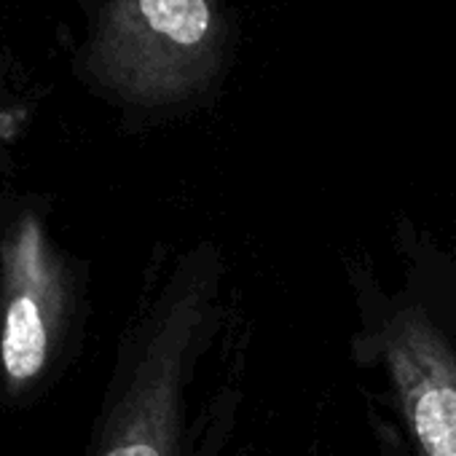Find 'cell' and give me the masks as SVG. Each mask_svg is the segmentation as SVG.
I'll return each mask as SVG.
<instances>
[{"mask_svg":"<svg viewBox=\"0 0 456 456\" xmlns=\"http://www.w3.org/2000/svg\"><path fill=\"white\" fill-rule=\"evenodd\" d=\"M217 290V264L196 256L156 301L97 456H177L188 365Z\"/></svg>","mask_w":456,"mask_h":456,"instance_id":"cell-1","label":"cell"},{"mask_svg":"<svg viewBox=\"0 0 456 456\" xmlns=\"http://www.w3.org/2000/svg\"><path fill=\"white\" fill-rule=\"evenodd\" d=\"M6 309L0 330V362L12 384L33 381L52 349L57 317V280L44 245L41 225L28 217L6 245Z\"/></svg>","mask_w":456,"mask_h":456,"instance_id":"cell-4","label":"cell"},{"mask_svg":"<svg viewBox=\"0 0 456 456\" xmlns=\"http://www.w3.org/2000/svg\"><path fill=\"white\" fill-rule=\"evenodd\" d=\"M379 349L416 453L456 456V344L405 306L384 322Z\"/></svg>","mask_w":456,"mask_h":456,"instance_id":"cell-2","label":"cell"},{"mask_svg":"<svg viewBox=\"0 0 456 456\" xmlns=\"http://www.w3.org/2000/svg\"><path fill=\"white\" fill-rule=\"evenodd\" d=\"M132 86L177 100L209 84L223 57V22L212 0H132Z\"/></svg>","mask_w":456,"mask_h":456,"instance_id":"cell-3","label":"cell"}]
</instances>
